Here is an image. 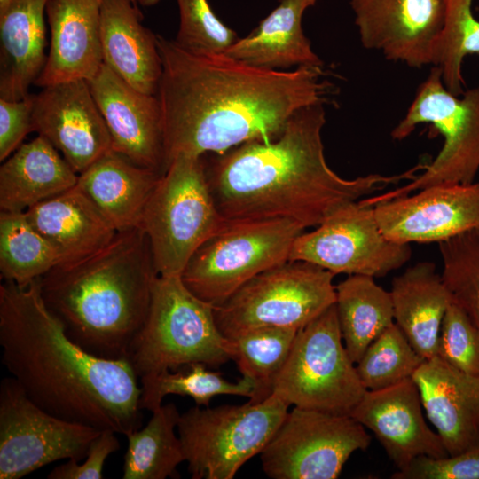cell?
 Instances as JSON below:
<instances>
[{
    "label": "cell",
    "mask_w": 479,
    "mask_h": 479,
    "mask_svg": "<svg viewBox=\"0 0 479 479\" xmlns=\"http://www.w3.org/2000/svg\"><path fill=\"white\" fill-rule=\"evenodd\" d=\"M114 431L101 430L92 440L82 463L75 459L67 460L52 469L48 479H101L103 468L109 455L120 448Z\"/></svg>",
    "instance_id": "cell-40"
},
{
    "label": "cell",
    "mask_w": 479,
    "mask_h": 479,
    "mask_svg": "<svg viewBox=\"0 0 479 479\" xmlns=\"http://www.w3.org/2000/svg\"><path fill=\"white\" fill-rule=\"evenodd\" d=\"M444 23L436 42L432 66L438 67L446 89L456 96L465 91L462 63L479 54V20L472 12L473 0H444Z\"/></svg>",
    "instance_id": "cell-34"
},
{
    "label": "cell",
    "mask_w": 479,
    "mask_h": 479,
    "mask_svg": "<svg viewBox=\"0 0 479 479\" xmlns=\"http://www.w3.org/2000/svg\"><path fill=\"white\" fill-rule=\"evenodd\" d=\"M144 428L128 434L123 479L179 478L177 466L185 461L178 435L180 413L175 404H161Z\"/></svg>",
    "instance_id": "cell-30"
},
{
    "label": "cell",
    "mask_w": 479,
    "mask_h": 479,
    "mask_svg": "<svg viewBox=\"0 0 479 479\" xmlns=\"http://www.w3.org/2000/svg\"><path fill=\"white\" fill-rule=\"evenodd\" d=\"M393 479H479V447L443 458L421 455Z\"/></svg>",
    "instance_id": "cell-39"
},
{
    "label": "cell",
    "mask_w": 479,
    "mask_h": 479,
    "mask_svg": "<svg viewBox=\"0 0 479 479\" xmlns=\"http://www.w3.org/2000/svg\"><path fill=\"white\" fill-rule=\"evenodd\" d=\"M78 174L43 137L23 143L0 167V209L25 212L76 185Z\"/></svg>",
    "instance_id": "cell-27"
},
{
    "label": "cell",
    "mask_w": 479,
    "mask_h": 479,
    "mask_svg": "<svg viewBox=\"0 0 479 479\" xmlns=\"http://www.w3.org/2000/svg\"><path fill=\"white\" fill-rule=\"evenodd\" d=\"M299 330L279 326H261L245 330L229 338L235 361L242 377L255 387L252 403L271 395ZM228 339V338H227Z\"/></svg>",
    "instance_id": "cell-32"
},
{
    "label": "cell",
    "mask_w": 479,
    "mask_h": 479,
    "mask_svg": "<svg viewBox=\"0 0 479 479\" xmlns=\"http://www.w3.org/2000/svg\"><path fill=\"white\" fill-rule=\"evenodd\" d=\"M421 123L432 125L444 137L436 157L410 183L361 200L364 205L373 207L434 185L475 182L479 170V86L465 90L459 98L446 89L440 68L433 66L391 137L403 140Z\"/></svg>",
    "instance_id": "cell-7"
},
{
    "label": "cell",
    "mask_w": 479,
    "mask_h": 479,
    "mask_svg": "<svg viewBox=\"0 0 479 479\" xmlns=\"http://www.w3.org/2000/svg\"><path fill=\"white\" fill-rule=\"evenodd\" d=\"M232 355L214 307L195 296L181 276H157L147 317L127 357L138 381L194 363L216 367Z\"/></svg>",
    "instance_id": "cell-5"
},
{
    "label": "cell",
    "mask_w": 479,
    "mask_h": 479,
    "mask_svg": "<svg viewBox=\"0 0 479 479\" xmlns=\"http://www.w3.org/2000/svg\"><path fill=\"white\" fill-rule=\"evenodd\" d=\"M52 245L59 264L83 260L105 247L117 231L77 185L25 211Z\"/></svg>",
    "instance_id": "cell-23"
},
{
    "label": "cell",
    "mask_w": 479,
    "mask_h": 479,
    "mask_svg": "<svg viewBox=\"0 0 479 479\" xmlns=\"http://www.w3.org/2000/svg\"><path fill=\"white\" fill-rule=\"evenodd\" d=\"M424 360L401 328L393 323L368 346L355 365L366 390H376L412 378Z\"/></svg>",
    "instance_id": "cell-35"
},
{
    "label": "cell",
    "mask_w": 479,
    "mask_h": 479,
    "mask_svg": "<svg viewBox=\"0 0 479 479\" xmlns=\"http://www.w3.org/2000/svg\"><path fill=\"white\" fill-rule=\"evenodd\" d=\"M436 357L461 372L479 376V329L452 301L442 321Z\"/></svg>",
    "instance_id": "cell-38"
},
{
    "label": "cell",
    "mask_w": 479,
    "mask_h": 479,
    "mask_svg": "<svg viewBox=\"0 0 479 479\" xmlns=\"http://www.w3.org/2000/svg\"><path fill=\"white\" fill-rule=\"evenodd\" d=\"M0 346L3 365L44 411L124 436L141 428V388L132 366L72 341L43 302L39 279L0 285Z\"/></svg>",
    "instance_id": "cell-2"
},
{
    "label": "cell",
    "mask_w": 479,
    "mask_h": 479,
    "mask_svg": "<svg viewBox=\"0 0 479 479\" xmlns=\"http://www.w3.org/2000/svg\"><path fill=\"white\" fill-rule=\"evenodd\" d=\"M354 365L334 304L298 331L271 395L289 406L350 416L366 391Z\"/></svg>",
    "instance_id": "cell-10"
},
{
    "label": "cell",
    "mask_w": 479,
    "mask_h": 479,
    "mask_svg": "<svg viewBox=\"0 0 479 479\" xmlns=\"http://www.w3.org/2000/svg\"><path fill=\"white\" fill-rule=\"evenodd\" d=\"M104 0H50L45 15L51 39L40 87L90 80L103 64L100 22Z\"/></svg>",
    "instance_id": "cell-21"
},
{
    "label": "cell",
    "mask_w": 479,
    "mask_h": 479,
    "mask_svg": "<svg viewBox=\"0 0 479 479\" xmlns=\"http://www.w3.org/2000/svg\"><path fill=\"white\" fill-rule=\"evenodd\" d=\"M32 118L34 131L45 137L78 175L113 150L86 80L43 87L34 94Z\"/></svg>",
    "instance_id": "cell-16"
},
{
    "label": "cell",
    "mask_w": 479,
    "mask_h": 479,
    "mask_svg": "<svg viewBox=\"0 0 479 479\" xmlns=\"http://www.w3.org/2000/svg\"><path fill=\"white\" fill-rule=\"evenodd\" d=\"M362 45L387 59L432 65L444 23V0H350Z\"/></svg>",
    "instance_id": "cell-15"
},
{
    "label": "cell",
    "mask_w": 479,
    "mask_h": 479,
    "mask_svg": "<svg viewBox=\"0 0 479 479\" xmlns=\"http://www.w3.org/2000/svg\"><path fill=\"white\" fill-rule=\"evenodd\" d=\"M179 27L174 41L196 55L223 54L237 40V35L214 13L208 0H177Z\"/></svg>",
    "instance_id": "cell-37"
},
{
    "label": "cell",
    "mask_w": 479,
    "mask_h": 479,
    "mask_svg": "<svg viewBox=\"0 0 479 479\" xmlns=\"http://www.w3.org/2000/svg\"><path fill=\"white\" fill-rule=\"evenodd\" d=\"M350 416L373 433L397 470L421 455L448 456L442 439L425 421L420 391L412 378L366 390Z\"/></svg>",
    "instance_id": "cell-19"
},
{
    "label": "cell",
    "mask_w": 479,
    "mask_h": 479,
    "mask_svg": "<svg viewBox=\"0 0 479 479\" xmlns=\"http://www.w3.org/2000/svg\"><path fill=\"white\" fill-rule=\"evenodd\" d=\"M335 308L345 349L354 364L368 346L394 322L390 292L374 278L349 275L335 287Z\"/></svg>",
    "instance_id": "cell-29"
},
{
    "label": "cell",
    "mask_w": 479,
    "mask_h": 479,
    "mask_svg": "<svg viewBox=\"0 0 479 479\" xmlns=\"http://www.w3.org/2000/svg\"><path fill=\"white\" fill-rule=\"evenodd\" d=\"M34 94L20 100L0 98V161H4L23 143L27 135L34 131Z\"/></svg>",
    "instance_id": "cell-41"
},
{
    "label": "cell",
    "mask_w": 479,
    "mask_h": 479,
    "mask_svg": "<svg viewBox=\"0 0 479 479\" xmlns=\"http://www.w3.org/2000/svg\"><path fill=\"white\" fill-rule=\"evenodd\" d=\"M100 429L56 417L13 377L0 383V479H20L58 460H82Z\"/></svg>",
    "instance_id": "cell-13"
},
{
    "label": "cell",
    "mask_w": 479,
    "mask_h": 479,
    "mask_svg": "<svg viewBox=\"0 0 479 479\" xmlns=\"http://www.w3.org/2000/svg\"><path fill=\"white\" fill-rule=\"evenodd\" d=\"M160 0H137V3L142 6L150 7L156 4Z\"/></svg>",
    "instance_id": "cell-42"
},
{
    "label": "cell",
    "mask_w": 479,
    "mask_h": 479,
    "mask_svg": "<svg viewBox=\"0 0 479 479\" xmlns=\"http://www.w3.org/2000/svg\"><path fill=\"white\" fill-rule=\"evenodd\" d=\"M132 1L137 2V0H132Z\"/></svg>",
    "instance_id": "cell-44"
},
{
    "label": "cell",
    "mask_w": 479,
    "mask_h": 479,
    "mask_svg": "<svg viewBox=\"0 0 479 479\" xmlns=\"http://www.w3.org/2000/svg\"><path fill=\"white\" fill-rule=\"evenodd\" d=\"M157 276L148 238L136 227L117 232L83 260L56 265L39 278V287L72 341L97 357L127 360Z\"/></svg>",
    "instance_id": "cell-4"
},
{
    "label": "cell",
    "mask_w": 479,
    "mask_h": 479,
    "mask_svg": "<svg viewBox=\"0 0 479 479\" xmlns=\"http://www.w3.org/2000/svg\"><path fill=\"white\" fill-rule=\"evenodd\" d=\"M88 83L109 131L113 151L164 173L163 122L157 95L137 90L104 63Z\"/></svg>",
    "instance_id": "cell-18"
},
{
    "label": "cell",
    "mask_w": 479,
    "mask_h": 479,
    "mask_svg": "<svg viewBox=\"0 0 479 479\" xmlns=\"http://www.w3.org/2000/svg\"><path fill=\"white\" fill-rule=\"evenodd\" d=\"M59 263L57 251L25 212H0V272L4 280L27 286Z\"/></svg>",
    "instance_id": "cell-31"
},
{
    "label": "cell",
    "mask_w": 479,
    "mask_h": 479,
    "mask_svg": "<svg viewBox=\"0 0 479 479\" xmlns=\"http://www.w3.org/2000/svg\"><path fill=\"white\" fill-rule=\"evenodd\" d=\"M49 1L11 0L0 8V98H24L42 73Z\"/></svg>",
    "instance_id": "cell-24"
},
{
    "label": "cell",
    "mask_w": 479,
    "mask_h": 479,
    "mask_svg": "<svg viewBox=\"0 0 479 479\" xmlns=\"http://www.w3.org/2000/svg\"><path fill=\"white\" fill-rule=\"evenodd\" d=\"M323 103L297 110L281 135L251 141L206 159L205 171L220 214L227 220L290 219L318 226L343 206L401 180L414 179L424 164L398 175L346 179L327 165L321 131Z\"/></svg>",
    "instance_id": "cell-3"
},
{
    "label": "cell",
    "mask_w": 479,
    "mask_h": 479,
    "mask_svg": "<svg viewBox=\"0 0 479 479\" xmlns=\"http://www.w3.org/2000/svg\"><path fill=\"white\" fill-rule=\"evenodd\" d=\"M137 4L132 0L103 1V63L137 90L157 95L162 73L157 35L143 26Z\"/></svg>",
    "instance_id": "cell-22"
},
{
    "label": "cell",
    "mask_w": 479,
    "mask_h": 479,
    "mask_svg": "<svg viewBox=\"0 0 479 479\" xmlns=\"http://www.w3.org/2000/svg\"><path fill=\"white\" fill-rule=\"evenodd\" d=\"M412 378L448 455L479 447V376L435 356L424 360Z\"/></svg>",
    "instance_id": "cell-20"
},
{
    "label": "cell",
    "mask_w": 479,
    "mask_h": 479,
    "mask_svg": "<svg viewBox=\"0 0 479 479\" xmlns=\"http://www.w3.org/2000/svg\"><path fill=\"white\" fill-rule=\"evenodd\" d=\"M438 244L441 276L452 301L479 329V228Z\"/></svg>",
    "instance_id": "cell-36"
},
{
    "label": "cell",
    "mask_w": 479,
    "mask_h": 479,
    "mask_svg": "<svg viewBox=\"0 0 479 479\" xmlns=\"http://www.w3.org/2000/svg\"><path fill=\"white\" fill-rule=\"evenodd\" d=\"M334 274L304 261H287L256 275L214 308L226 338L247 329L300 330L335 303Z\"/></svg>",
    "instance_id": "cell-11"
},
{
    "label": "cell",
    "mask_w": 479,
    "mask_h": 479,
    "mask_svg": "<svg viewBox=\"0 0 479 479\" xmlns=\"http://www.w3.org/2000/svg\"><path fill=\"white\" fill-rule=\"evenodd\" d=\"M371 436L349 415L294 406L260 453L272 479H335Z\"/></svg>",
    "instance_id": "cell-12"
},
{
    "label": "cell",
    "mask_w": 479,
    "mask_h": 479,
    "mask_svg": "<svg viewBox=\"0 0 479 479\" xmlns=\"http://www.w3.org/2000/svg\"><path fill=\"white\" fill-rule=\"evenodd\" d=\"M162 174L112 150L80 173L76 185L122 232L140 227L145 207Z\"/></svg>",
    "instance_id": "cell-26"
},
{
    "label": "cell",
    "mask_w": 479,
    "mask_h": 479,
    "mask_svg": "<svg viewBox=\"0 0 479 479\" xmlns=\"http://www.w3.org/2000/svg\"><path fill=\"white\" fill-rule=\"evenodd\" d=\"M10 2H11V0H0V8L4 7V6L7 5Z\"/></svg>",
    "instance_id": "cell-43"
},
{
    "label": "cell",
    "mask_w": 479,
    "mask_h": 479,
    "mask_svg": "<svg viewBox=\"0 0 479 479\" xmlns=\"http://www.w3.org/2000/svg\"><path fill=\"white\" fill-rule=\"evenodd\" d=\"M412 256L410 244L388 239L373 207L354 201L336 210L317 228L294 240L290 261H304L335 274L381 278L399 269Z\"/></svg>",
    "instance_id": "cell-14"
},
{
    "label": "cell",
    "mask_w": 479,
    "mask_h": 479,
    "mask_svg": "<svg viewBox=\"0 0 479 479\" xmlns=\"http://www.w3.org/2000/svg\"><path fill=\"white\" fill-rule=\"evenodd\" d=\"M202 363H194L176 371H167L139 381L140 407L151 412L162 404L166 395L191 397L197 406L209 405L218 395H236L253 399L255 384L242 377L236 382L226 381L220 373L208 370Z\"/></svg>",
    "instance_id": "cell-33"
},
{
    "label": "cell",
    "mask_w": 479,
    "mask_h": 479,
    "mask_svg": "<svg viewBox=\"0 0 479 479\" xmlns=\"http://www.w3.org/2000/svg\"><path fill=\"white\" fill-rule=\"evenodd\" d=\"M303 232L290 219H226L192 255L182 281L195 296L218 307L256 275L288 261Z\"/></svg>",
    "instance_id": "cell-8"
},
{
    "label": "cell",
    "mask_w": 479,
    "mask_h": 479,
    "mask_svg": "<svg viewBox=\"0 0 479 479\" xmlns=\"http://www.w3.org/2000/svg\"><path fill=\"white\" fill-rule=\"evenodd\" d=\"M395 323L423 358L436 355L441 325L452 297L435 263L420 262L392 280Z\"/></svg>",
    "instance_id": "cell-28"
},
{
    "label": "cell",
    "mask_w": 479,
    "mask_h": 479,
    "mask_svg": "<svg viewBox=\"0 0 479 479\" xmlns=\"http://www.w3.org/2000/svg\"><path fill=\"white\" fill-rule=\"evenodd\" d=\"M380 229L404 244L442 242L479 228V182L438 185L373 206Z\"/></svg>",
    "instance_id": "cell-17"
},
{
    "label": "cell",
    "mask_w": 479,
    "mask_h": 479,
    "mask_svg": "<svg viewBox=\"0 0 479 479\" xmlns=\"http://www.w3.org/2000/svg\"><path fill=\"white\" fill-rule=\"evenodd\" d=\"M271 395L259 403L214 408L194 406L180 414L177 430L193 479H232L260 454L288 412Z\"/></svg>",
    "instance_id": "cell-9"
},
{
    "label": "cell",
    "mask_w": 479,
    "mask_h": 479,
    "mask_svg": "<svg viewBox=\"0 0 479 479\" xmlns=\"http://www.w3.org/2000/svg\"><path fill=\"white\" fill-rule=\"evenodd\" d=\"M157 43L166 169L181 153L222 154L274 140L297 110L324 104L321 67L270 70L224 53L192 54L159 35Z\"/></svg>",
    "instance_id": "cell-1"
},
{
    "label": "cell",
    "mask_w": 479,
    "mask_h": 479,
    "mask_svg": "<svg viewBox=\"0 0 479 479\" xmlns=\"http://www.w3.org/2000/svg\"><path fill=\"white\" fill-rule=\"evenodd\" d=\"M317 0H279L278 5L247 36L238 38L225 55L270 70L323 67L302 29V17Z\"/></svg>",
    "instance_id": "cell-25"
},
{
    "label": "cell",
    "mask_w": 479,
    "mask_h": 479,
    "mask_svg": "<svg viewBox=\"0 0 479 479\" xmlns=\"http://www.w3.org/2000/svg\"><path fill=\"white\" fill-rule=\"evenodd\" d=\"M225 221L209 189L204 156L174 157L151 193L140 223L158 276H181L195 251Z\"/></svg>",
    "instance_id": "cell-6"
}]
</instances>
